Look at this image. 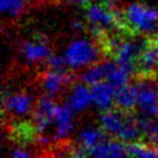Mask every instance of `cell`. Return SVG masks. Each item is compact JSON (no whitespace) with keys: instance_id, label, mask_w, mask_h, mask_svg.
Masks as SVG:
<instances>
[{"instance_id":"obj_7","label":"cell","mask_w":158,"mask_h":158,"mask_svg":"<svg viewBox=\"0 0 158 158\" xmlns=\"http://www.w3.org/2000/svg\"><path fill=\"white\" fill-rule=\"evenodd\" d=\"M137 105L141 115L154 116L158 109V85L151 78H139L135 83Z\"/></svg>"},{"instance_id":"obj_23","label":"cell","mask_w":158,"mask_h":158,"mask_svg":"<svg viewBox=\"0 0 158 158\" xmlns=\"http://www.w3.org/2000/svg\"><path fill=\"white\" fill-rule=\"evenodd\" d=\"M99 1L105 2V4H109V5H112V4H114V2H116L117 0H99Z\"/></svg>"},{"instance_id":"obj_21","label":"cell","mask_w":158,"mask_h":158,"mask_svg":"<svg viewBox=\"0 0 158 158\" xmlns=\"http://www.w3.org/2000/svg\"><path fill=\"white\" fill-rule=\"evenodd\" d=\"M70 26L75 32H83L84 28H85V23L83 21H80V20H73L70 22Z\"/></svg>"},{"instance_id":"obj_1","label":"cell","mask_w":158,"mask_h":158,"mask_svg":"<svg viewBox=\"0 0 158 158\" xmlns=\"http://www.w3.org/2000/svg\"><path fill=\"white\" fill-rule=\"evenodd\" d=\"M100 127L111 137L126 143L138 141L143 135L139 116H135L130 111H125L118 107H111L101 112Z\"/></svg>"},{"instance_id":"obj_18","label":"cell","mask_w":158,"mask_h":158,"mask_svg":"<svg viewBox=\"0 0 158 158\" xmlns=\"http://www.w3.org/2000/svg\"><path fill=\"white\" fill-rule=\"evenodd\" d=\"M1 12L7 19L20 17L27 9V0H0Z\"/></svg>"},{"instance_id":"obj_20","label":"cell","mask_w":158,"mask_h":158,"mask_svg":"<svg viewBox=\"0 0 158 158\" xmlns=\"http://www.w3.org/2000/svg\"><path fill=\"white\" fill-rule=\"evenodd\" d=\"M9 158H33L31 152L23 146H15L9 153Z\"/></svg>"},{"instance_id":"obj_4","label":"cell","mask_w":158,"mask_h":158,"mask_svg":"<svg viewBox=\"0 0 158 158\" xmlns=\"http://www.w3.org/2000/svg\"><path fill=\"white\" fill-rule=\"evenodd\" d=\"M84 19L96 40L112 33L114 30L123 31L121 12L114 10L111 5L101 1L85 5Z\"/></svg>"},{"instance_id":"obj_9","label":"cell","mask_w":158,"mask_h":158,"mask_svg":"<svg viewBox=\"0 0 158 158\" xmlns=\"http://www.w3.org/2000/svg\"><path fill=\"white\" fill-rule=\"evenodd\" d=\"M69 69H56L49 68L41 77V88L46 95L52 98L62 94L68 86L72 85L73 78L68 72Z\"/></svg>"},{"instance_id":"obj_13","label":"cell","mask_w":158,"mask_h":158,"mask_svg":"<svg viewBox=\"0 0 158 158\" xmlns=\"http://www.w3.org/2000/svg\"><path fill=\"white\" fill-rule=\"evenodd\" d=\"M89 158H131V156L126 142L106 138L89 152Z\"/></svg>"},{"instance_id":"obj_24","label":"cell","mask_w":158,"mask_h":158,"mask_svg":"<svg viewBox=\"0 0 158 158\" xmlns=\"http://www.w3.org/2000/svg\"><path fill=\"white\" fill-rule=\"evenodd\" d=\"M154 116H156V117L158 118V109H157V111H156V115H154Z\"/></svg>"},{"instance_id":"obj_16","label":"cell","mask_w":158,"mask_h":158,"mask_svg":"<svg viewBox=\"0 0 158 158\" xmlns=\"http://www.w3.org/2000/svg\"><path fill=\"white\" fill-rule=\"evenodd\" d=\"M115 105L116 107L131 111L137 105V94H136V86L135 84H126L121 88L116 89V96H115Z\"/></svg>"},{"instance_id":"obj_19","label":"cell","mask_w":158,"mask_h":158,"mask_svg":"<svg viewBox=\"0 0 158 158\" xmlns=\"http://www.w3.org/2000/svg\"><path fill=\"white\" fill-rule=\"evenodd\" d=\"M146 135L149 139V142L154 146H158V118H152L149 122V126L146 131Z\"/></svg>"},{"instance_id":"obj_15","label":"cell","mask_w":158,"mask_h":158,"mask_svg":"<svg viewBox=\"0 0 158 158\" xmlns=\"http://www.w3.org/2000/svg\"><path fill=\"white\" fill-rule=\"evenodd\" d=\"M106 132L101 127L96 126H85L78 133V144L88 149L89 152L106 139Z\"/></svg>"},{"instance_id":"obj_14","label":"cell","mask_w":158,"mask_h":158,"mask_svg":"<svg viewBox=\"0 0 158 158\" xmlns=\"http://www.w3.org/2000/svg\"><path fill=\"white\" fill-rule=\"evenodd\" d=\"M93 95V105L101 112L111 109L115 105L116 88L107 81H100L90 86Z\"/></svg>"},{"instance_id":"obj_10","label":"cell","mask_w":158,"mask_h":158,"mask_svg":"<svg viewBox=\"0 0 158 158\" xmlns=\"http://www.w3.org/2000/svg\"><path fill=\"white\" fill-rule=\"evenodd\" d=\"M137 74L139 78L158 77V38L149 37L143 47L137 64Z\"/></svg>"},{"instance_id":"obj_5","label":"cell","mask_w":158,"mask_h":158,"mask_svg":"<svg viewBox=\"0 0 158 158\" xmlns=\"http://www.w3.org/2000/svg\"><path fill=\"white\" fill-rule=\"evenodd\" d=\"M19 54L26 64L37 65L41 63H47L53 53H52L49 42L44 37L35 36V37L23 40L20 43Z\"/></svg>"},{"instance_id":"obj_22","label":"cell","mask_w":158,"mask_h":158,"mask_svg":"<svg viewBox=\"0 0 158 158\" xmlns=\"http://www.w3.org/2000/svg\"><path fill=\"white\" fill-rule=\"evenodd\" d=\"M70 4H75V5H88L90 2V0H67Z\"/></svg>"},{"instance_id":"obj_17","label":"cell","mask_w":158,"mask_h":158,"mask_svg":"<svg viewBox=\"0 0 158 158\" xmlns=\"http://www.w3.org/2000/svg\"><path fill=\"white\" fill-rule=\"evenodd\" d=\"M127 147L131 158H158V146L135 141L128 143Z\"/></svg>"},{"instance_id":"obj_8","label":"cell","mask_w":158,"mask_h":158,"mask_svg":"<svg viewBox=\"0 0 158 158\" xmlns=\"http://www.w3.org/2000/svg\"><path fill=\"white\" fill-rule=\"evenodd\" d=\"M36 101L28 91H9L4 93L2 107L6 114L14 117H25L33 112Z\"/></svg>"},{"instance_id":"obj_11","label":"cell","mask_w":158,"mask_h":158,"mask_svg":"<svg viewBox=\"0 0 158 158\" xmlns=\"http://www.w3.org/2000/svg\"><path fill=\"white\" fill-rule=\"evenodd\" d=\"M53 128H54V132L52 137L56 141L67 139L75 128L74 112L70 110V107L65 102L58 104L56 107L54 118H53Z\"/></svg>"},{"instance_id":"obj_3","label":"cell","mask_w":158,"mask_h":158,"mask_svg":"<svg viewBox=\"0 0 158 158\" xmlns=\"http://www.w3.org/2000/svg\"><path fill=\"white\" fill-rule=\"evenodd\" d=\"M121 19L127 33L151 37L158 31V9L152 5L131 2L121 11Z\"/></svg>"},{"instance_id":"obj_6","label":"cell","mask_w":158,"mask_h":158,"mask_svg":"<svg viewBox=\"0 0 158 158\" xmlns=\"http://www.w3.org/2000/svg\"><path fill=\"white\" fill-rule=\"evenodd\" d=\"M57 105L58 104L54 101V98L46 94L38 100H36V105L32 112L33 118L31 122L36 136L46 135L48 130L53 126V118Z\"/></svg>"},{"instance_id":"obj_2","label":"cell","mask_w":158,"mask_h":158,"mask_svg":"<svg viewBox=\"0 0 158 158\" xmlns=\"http://www.w3.org/2000/svg\"><path fill=\"white\" fill-rule=\"evenodd\" d=\"M60 54L69 70H84L100 62L105 52L98 40L75 37L67 43Z\"/></svg>"},{"instance_id":"obj_12","label":"cell","mask_w":158,"mask_h":158,"mask_svg":"<svg viewBox=\"0 0 158 158\" xmlns=\"http://www.w3.org/2000/svg\"><path fill=\"white\" fill-rule=\"evenodd\" d=\"M65 104L70 107L74 114H80L88 110L93 105V95L90 85L84 81L74 83L70 85L69 91L67 94Z\"/></svg>"}]
</instances>
